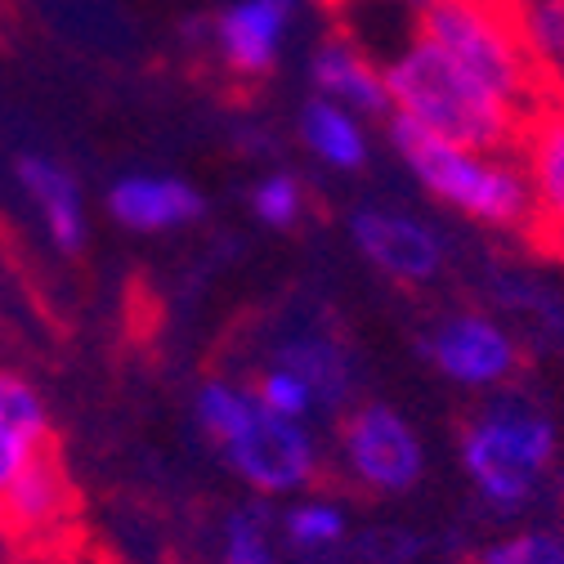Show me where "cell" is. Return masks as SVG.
<instances>
[{"mask_svg": "<svg viewBox=\"0 0 564 564\" xmlns=\"http://www.w3.org/2000/svg\"><path fill=\"white\" fill-rule=\"evenodd\" d=\"M386 86H390V121L444 139V144L516 149V139L529 121V112L507 104L498 90H488L475 73H466L457 58H448L416 28L386 58Z\"/></svg>", "mask_w": 564, "mask_h": 564, "instance_id": "cell-1", "label": "cell"}, {"mask_svg": "<svg viewBox=\"0 0 564 564\" xmlns=\"http://www.w3.org/2000/svg\"><path fill=\"white\" fill-rule=\"evenodd\" d=\"M193 421L229 475L256 498H301L323 470V444L310 421L273 416L242 381H202L193 394Z\"/></svg>", "mask_w": 564, "mask_h": 564, "instance_id": "cell-2", "label": "cell"}, {"mask_svg": "<svg viewBox=\"0 0 564 564\" xmlns=\"http://www.w3.org/2000/svg\"><path fill=\"white\" fill-rule=\"evenodd\" d=\"M390 144L412 175V184L435 197L440 206L457 210L462 220L484 229H529V184L520 171L516 149H470V144H444L412 126L390 121Z\"/></svg>", "mask_w": 564, "mask_h": 564, "instance_id": "cell-3", "label": "cell"}, {"mask_svg": "<svg viewBox=\"0 0 564 564\" xmlns=\"http://www.w3.org/2000/svg\"><path fill=\"white\" fill-rule=\"evenodd\" d=\"M462 470L479 502L492 511H524L560 457L555 421L520 399V394H492L462 431Z\"/></svg>", "mask_w": 564, "mask_h": 564, "instance_id": "cell-4", "label": "cell"}, {"mask_svg": "<svg viewBox=\"0 0 564 564\" xmlns=\"http://www.w3.org/2000/svg\"><path fill=\"white\" fill-rule=\"evenodd\" d=\"M426 41H435L466 73H475L488 90H498L520 112H533L546 99L542 73L524 50L502 0H444L412 23Z\"/></svg>", "mask_w": 564, "mask_h": 564, "instance_id": "cell-5", "label": "cell"}, {"mask_svg": "<svg viewBox=\"0 0 564 564\" xmlns=\"http://www.w3.org/2000/svg\"><path fill=\"white\" fill-rule=\"evenodd\" d=\"M336 462L372 498H403L426 475V444L390 403H359L336 426Z\"/></svg>", "mask_w": 564, "mask_h": 564, "instance_id": "cell-6", "label": "cell"}, {"mask_svg": "<svg viewBox=\"0 0 564 564\" xmlns=\"http://www.w3.org/2000/svg\"><path fill=\"white\" fill-rule=\"evenodd\" d=\"M426 355L448 386L470 394H502L524 364L520 336L484 310L444 314L426 336Z\"/></svg>", "mask_w": 564, "mask_h": 564, "instance_id": "cell-7", "label": "cell"}, {"mask_svg": "<svg viewBox=\"0 0 564 564\" xmlns=\"http://www.w3.org/2000/svg\"><path fill=\"white\" fill-rule=\"evenodd\" d=\"M349 242L355 251L399 288H426L448 264V242L444 234L416 216V210L390 206V202H368L349 216Z\"/></svg>", "mask_w": 564, "mask_h": 564, "instance_id": "cell-8", "label": "cell"}, {"mask_svg": "<svg viewBox=\"0 0 564 564\" xmlns=\"http://www.w3.org/2000/svg\"><path fill=\"white\" fill-rule=\"evenodd\" d=\"M305 0H229L210 23V50L238 82H264L278 73Z\"/></svg>", "mask_w": 564, "mask_h": 564, "instance_id": "cell-9", "label": "cell"}, {"mask_svg": "<svg viewBox=\"0 0 564 564\" xmlns=\"http://www.w3.org/2000/svg\"><path fill=\"white\" fill-rule=\"evenodd\" d=\"M516 158L529 184V210H533L529 229L564 247V99L546 95L529 112L516 139Z\"/></svg>", "mask_w": 564, "mask_h": 564, "instance_id": "cell-10", "label": "cell"}, {"mask_svg": "<svg viewBox=\"0 0 564 564\" xmlns=\"http://www.w3.org/2000/svg\"><path fill=\"white\" fill-rule=\"evenodd\" d=\"M104 206L112 225H121L126 234H144V238L180 234L206 216L202 193L188 180L166 175V171H130L112 180Z\"/></svg>", "mask_w": 564, "mask_h": 564, "instance_id": "cell-11", "label": "cell"}, {"mask_svg": "<svg viewBox=\"0 0 564 564\" xmlns=\"http://www.w3.org/2000/svg\"><path fill=\"white\" fill-rule=\"evenodd\" d=\"M310 90L340 108H355L359 117H390V86L386 63L359 36H323L310 54Z\"/></svg>", "mask_w": 564, "mask_h": 564, "instance_id": "cell-12", "label": "cell"}, {"mask_svg": "<svg viewBox=\"0 0 564 564\" xmlns=\"http://www.w3.org/2000/svg\"><path fill=\"white\" fill-rule=\"evenodd\" d=\"M14 184L28 197L50 247L63 256H77L90 238V210H86V193L77 175L50 153H23L14 162Z\"/></svg>", "mask_w": 564, "mask_h": 564, "instance_id": "cell-13", "label": "cell"}, {"mask_svg": "<svg viewBox=\"0 0 564 564\" xmlns=\"http://www.w3.org/2000/svg\"><path fill=\"white\" fill-rule=\"evenodd\" d=\"M50 408L41 399V390L23 377V372H10L0 368V498L10 492V484L36 466L50 448Z\"/></svg>", "mask_w": 564, "mask_h": 564, "instance_id": "cell-14", "label": "cell"}, {"mask_svg": "<svg viewBox=\"0 0 564 564\" xmlns=\"http://www.w3.org/2000/svg\"><path fill=\"white\" fill-rule=\"evenodd\" d=\"M73 479H67L63 462L45 453L36 466H28L10 492L0 498V520H6L10 538H50L73 516Z\"/></svg>", "mask_w": 564, "mask_h": 564, "instance_id": "cell-15", "label": "cell"}, {"mask_svg": "<svg viewBox=\"0 0 564 564\" xmlns=\"http://www.w3.org/2000/svg\"><path fill=\"white\" fill-rule=\"evenodd\" d=\"M296 134H301V149L336 171V175H355L368 166L372 158V130H368V117H359L355 108H340L332 99H318L310 95L296 112Z\"/></svg>", "mask_w": 564, "mask_h": 564, "instance_id": "cell-16", "label": "cell"}, {"mask_svg": "<svg viewBox=\"0 0 564 564\" xmlns=\"http://www.w3.org/2000/svg\"><path fill=\"white\" fill-rule=\"evenodd\" d=\"M273 364H288L292 372H301L314 394H318V412L323 408H345L349 390H355V368L349 355L323 332H296L273 349Z\"/></svg>", "mask_w": 564, "mask_h": 564, "instance_id": "cell-17", "label": "cell"}, {"mask_svg": "<svg viewBox=\"0 0 564 564\" xmlns=\"http://www.w3.org/2000/svg\"><path fill=\"white\" fill-rule=\"evenodd\" d=\"M278 533L292 551L318 555L332 551L349 538V516L336 498H318V492H301V498L288 502V511L278 516Z\"/></svg>", "mask_w": 564, "mask_h": 564, "instance_id": "cell-18", "label": "cell"}, {"mask_svg": "<svg viewBox=\"0 0 564 564\" xmlns=\"http://www.w3.org/2000/svg\"><path fill=\"white\" fill-rule=\"evenodd\" d=\"M278 542V520L260 502L238 507L220 529V564H282Z\"/></svg>", "mask_w": 564, "mask_h": 564, "instance_id": "cell-19", "label": "cell"}, {"mask_svg": "<svg viewBox=\"0 0 564 564\" xmlns=\"http://www.w3.org/2000/svg\"><path fill=\"white\" fill-rule=\"evenodd\" d=\"M251 216L264 229H296L310 210V193L292 171H269L251 184Z\"/></svg>", "mask_w": 564, "mask_h": 564, "instance_id": "cell-20", "label": "cell"}, {"mask_svg": "<svg viewBox=\"0 0 564 564\" xmlns=\"http://www.w3.org/2000/svg\"><path fill=\"white\" fill-rule=\"evenodd\" d=\"M251 390H256V399L273 412V416H282V421H310L314 412H318V394H314V386L301 377V372H292L288 364H264L260 368V377L251 381Z\"/></svg>", "mask_w": 564, "mask_h": 564, "instance_id": "cell-21", "label": "cell"}, {"mask_svg": "<svg viewBox=\"0 0 564 564\" xmlns=\"http://www.w3.org/2000/svg\"><path fill=\"white\" fill-rule=\"evenodd\" d=\"M479 564H564V529H520L498 538Z\"/></svg>", "mask_w": 564, "mask_h": 564, "instance_id": "cell-22", "label": "cell"}, {"mask_svg": "<svg viewBox=\"0 0 564 564\" xmlns=\"http://www.w3.org/2000/svg\"><path fill=\"white\" fill-rule=\"evenodd\" d=\"M542 86H546V95L564 99V28H560V36H555V45L542 63Z\"/></svg>", "mask_w": 564, "mask_h": 564, "instance_id": "cell-23", "label": "cell"}, {"mask_svg": "<svg viewBox=\"0 0 564 564\" xmlns=\"http://www.w3.org/2000/svg\"><path fill=\"white\" fill-rule=\"evenodd\" d=\"M390 6H394V10H403V14L416 23L421 14H431L435 6H444V0H390Z\"/></svg>", "mask_w": 564, "mask_h": 564, "instance_id": "cell-24", "label": "cell"}, {"mask_svg": "<svg viewBox=\"0 0 564 564\" xmlns=\"http://www.w3.org/2000/svg\"><path fill=\"white\" fill-rule=\"evenodd\" d=\"M327 6H355V0H327Z\"/></svg>", "mask_w": 564, "mask_h": 564, "instance_id": "cell-25", "label": "cell"}, {"mask_svg": "<svg viewBox=\"0 0 564 564\" xmlns=\"http://www.w3.org/2000/svg\"><path fill=\"white\" fill-rule=\"evenodd\" d=\"M0 542H6V538H0Z\"/></svg>", "mask_w": 564, "mask_h": 564, "instance_id": "cell-26", "label": "cell"}]
</instances>
